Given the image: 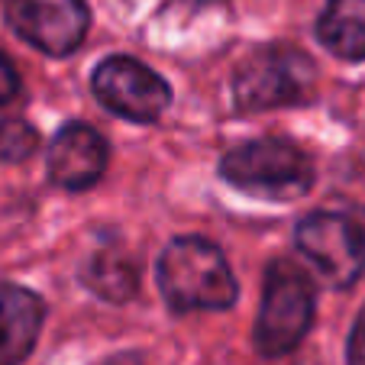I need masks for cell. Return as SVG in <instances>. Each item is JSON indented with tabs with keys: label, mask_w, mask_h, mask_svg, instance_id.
<instances>
[{
	"label": "cell",
	"mask_w": 365,
	"mask_h": 365,
	"mask_svg": "<svg viewBox=\"0 0 365 365\" xmlns=\"http://www.w3.org/2000/svg\"><path fill=\"white\" fill-rule=\"evenodd\" d=\"M314 324V284L291 259H275L265 269L262 310L255 320V349L262 356H288Z\"/></svg>",
	"instance_id": "3"
},
{
	"label": "cell",
	"mask_w": 365,
	"mask_h": 365,
	"mask_svg": "<svg viewBox=\"0 0 365 365\" xmlns=\"http://www.w3.org/2000/svg\"><path fill=\"white\" fill-rule=\"evenodd\" d=\"M220 175L236 191L262 200H294L314 187V162L288 139H252L230 149Z\"/></svg>",
	"instance_id": "2"
},
{
	"label": "cell",
	"mask_w": 365,
	"mask_h": 365,
	"mask_svg": "<svg viewBox=\"0 0 365 365\" xmlns=\"http://www.w3.org/2000/svg\"><path fill=\"white\" fill-rule=\"evenodd\" d=\"M317 39L346 62L365 58V0H330L317 20Z\"/></svg>",
	"instance_id": "11"
},
{
	"label": "cell",
	"mask_w": 365,
	"mask_h": 365,
	"mask_svg": "<svg viewBox=\"0 0 365 365\" xmlns=\"http://www.w3.org/2000/svg\"><path fill=\"white\" fill-rule=\"evenodd\" d=\"M159 288L175 314L227 310L240 297L223 252L200 236H181L165 246L159 259Z\"/></svg>",
	"instance_id": "1"
},
{
	"label": "cell",
	"mask_w": 365,
	"mask_h": 365,
	"mask_svg": "<svg viewBox=\"0 0 365 365\" xmlns=\"http://www.w3.org/2000/svg\"><path fill=\"white\" fill-rule=\"evenodd\" d=\"M16 94H20V75H16V68L10 65V58L0 52V107L10 103Z\"/></svg>",
	"instance_id": "13"
},
{
	"label": "cell",
	"mask_w": 365,
	"mask_h": 365,
	"mask_svg": "<svg viewBox=\"0 0 365 365\" xmlns=\"http://www.w3.org/2000/svg\"><path fill=\"white\" fill-rule=\"evenodd\" d=\"M297 252L330 288H352L365 269V233L352 217L320 210L297 223Z\"/></svg>",
	"instance_id": "5"
},
{
	"label": "cell",
	"mask_w": 365,
	"mask_h": 365,
	"mask_svg": "<svg viewBox=\"0 0 365 365\" xmlns=\"http://www.w3.org/2000/svg\"><path fill=\"white\" fill-rule=\"evenodd\" d=\"M349 365H365V310L359 314V320H356V327H352V333H349Z\"/></svg>",
	"instance_id": "14"
},
{
	"label": "cell",
	"mask_w": 365,
	"mask_h": 365,
	"mask_svg": "<svg viewBox=\"0 0 365 365\" xmlns=\"http://www.w3.org/2000/svg\"><path fill=\"white\" fill-rule=\"evenodd\" d=\"M46 304L20 284L0 282V365H20L39 339Z\"/></svg>",
	"instance_id": "9"
},
{
	"label": "cell",
	"mask_w": 365,
	"mask_h": 365,
	"mask_svg": "<svg viewBox=\"0 0 365 365\" xmlns=\"http://www.w3.org/2000/svg\"><path fill=\"white\" fill-rule=\"evenodd\" d=\"M107 168V143L88 123H65L48 145V178L65 191H88Z\"/></svg>",
	"instance_id": "8"
},
{
	"label": "cell",
	"mask_w": 365,
	"mask_h": 365,
	"mask_svg": "<svg viewBox=\"0 0 365 365\" xmlns=\"http://www.w3.org/2000/svg\"><path fill=\"white\" fill-rule=\"evenodd\" d=\"M7 23L46 56H68L84 42L91 14L84 0H7Z\"/></svg>",
	"instance_id": "7"
},
{
	"label": "cell",
	"mask_w": 365,
	"mask_h": 365,
	"mask_svg": "<svg viewBox=\"0 0 365 365\" xmlns=\"http://www.w3.org/2000/svg\"><path fill=\"white\" fill-rule=\"evenodd\" d=\"M39 145V133L26 120H4L0 123V162H23Z\"/></svg>",
	"instance_id": "12"
},
{
	"label": "cell",
	"mask_w": 365,
	"mask_h": 365,
	"mask_svg": "<svg viewBox=\"0 0 365 365\" xmlns=\"http://www.w3.org/2000/svg\"><path fill=\"white\" fill-rule=\"evenodd\" d=\"M94 97L110 113L133 123H155L172 101V88L149 65L130 56H110L94 68Z\"/></svg>",
	"instance_id": "6"
},
{
	"label": "cell",
	"mask_w": 365,
	"mask_h": 365,
	"mask_svg": "<svg viewBox=\"0 0 365 365\" xmlns=\"http://www.w3.org/2000/svg\"><path fill=\"white\" fill-rule=\"evenodd\" d=\"M81 278L97 297L103 301H130L136 294L139 272L133 255L117 240H101L97 249L81 262Z\"/></svg>",
	"instance_id": "10"
},
{
	"label": "cell",
	"mask_w": 365,
	"mask_h": 365,
	"mask_svg": "<svg viewBox=\"0 0 365 365\" xmlns=\"http://www.w3.org/2000/svg\"><path fill=\"white\" fill-rule=\"evenodd\" d=\"M314 62L297 48H262L233 75V101L240 110H269L304 103L314 91Z\"/></svg>",
	"instance_id": "4"
}]
</instances>
